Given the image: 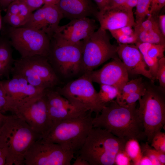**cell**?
Here are the masks:
<instances>
[{"label":"cell","instance_id":"obj_1","mask_svg":"<svg viewBox=\"0 0 165 165\" xmlns=\"http://www.w3.org/2000/svg\"><path fill=\"white\" fill-rule=\"evenodd\" d=\"M136 105H121L113 100L92 117L93 127L105 129L121 138L144 140L146 137Z\"/></svg>","mask_w":165,"mask_h":165},{"label":"cell","instance_id":"obj_2","mask_svg":"<svg viewBox=\"0 0 165 165\" xmlns=\"http://www.w3.org/2000/svg\"><path fill=\"white\" fill-rule=\"evenodd\" d=\"M40 135L15 115L6 116L0 127V148L6 157L5 165H24L25 154Z\"/></svg>","mask_w":165,"mask_h":165},{"label":"cell","instance_id":"obj_3","mask_svg":"<svg viewBox=\"0 0 165 165\" xmlns=\"http://www.w3.org/2000/svg\"><path fill=\"white\" fill-rule=\"evenodd\" d=\"M92 112H87L78 116L62 120L53 125L40 138L44 141L60 145L74 154L81 148L93 127Z\"/></svg>","mask_w":165,"mask_h":165},{"label":"cell","instance_id":"obj_4","mask_svg":"<svg viewBox=\"0 0 165 165\" xmlns=\"http://www.w3.org/2000/svg\"><path fill=\"white\" fill-rule=\"evenodd\" d=\"M127 140L105 129L93 127L77 153L90 165H113L116 154L124 148Z\"/></svg>","mask_w":165,"mask_h":165},{"label":"cell","instance_id":"obj_5","mask_svg":"<svg viewBox=\"0 0 165 165\" xmlns=\"http://www.w3.org/2000/svg\"><path fill=\"white\" fill-rule=\"evenodd\" d=\"M145 85V92L138 100V110L149 143L154 135L165 125V89L156 86L151 81Z\"/></svg>","mask_w":165,"mask_h":165},{"label":"cell","instance_id":"obj_6","mask_svg":"<svg viewBox=\"0 0 165 165\" xmlns=\"http://www.w3.org/2000/svg\"><path fill=\"white\" fill-rule=\"evenodd\" d=\"M88 73L56 90L73 105L86 112L99 114L105 105L99 97Z\"/></svg>","mask_w":165,"mask_h":165},{"label":"cell","instance_id":"obj_7","mask_svg":"<svg viewBox=\"0 0 165 165\" xmlns=\"http://www.w3.org/2000/svg\"><path fill=\"white\" fill-rule=\"evenodd\" d=\"M117 46L111 43L106 31L99 28L83 40L82 67L84 73L90 72L111 58L117 57Z\"/></svg>","mask_w":165,"mask_h":165},{"label":"cell","instance_id":"obj_8","mask_svg":"<svg viewBox=\"0 0 165 165\" xmlns=\"http://www.w3.org/2000/svg\"><path fill=\"white\" fill-rule=\"evenodd\" d=\"M9 42L21 57L39 55L47 57L51 39L46 34L30 28H9Z\"/></svg>","mask_w":165,"mask_h":165},{"label":"cell","instance_id":"obj_9","mask_svg":"<svg viewBox=\"0 0 165 165\" xmlns=\"http://www.w3.org/2000/svg\"><path fill=\"white\" fill-rule=\"evenodd\" d=\"M82 43L72 44L63 42L52 37L47 57L62 75H75L82 71Z\"/></svg>","mask_w":165,"mask_h":165},{"label":"cell","instance_id":"obj_10","mask_svg":"<svg viewBox=\"0 0 165 165\" xmlns=\"http://www.w3.org/2000/svg\"><path fill=\"white\" fill-rule=\"evenodd\" d=\"M74 154L64 149L59 144L35 141L26 152L25 165H70Z\"/></svg>","mask_w":165,"mask_h":165},{"label":"cell","instance_id":"obj_11","mask_svg":"<svg viewBox=\"0 0 165 165\" xmlns=\"http://www.w3.org/2000/svg\"><path fill=\"white\" fill-rule=\"evenodd\" d=\"M46 90L13 113L23 119L33 131L40 135L51 127L45 96Z\"/></svg>","mask_w":165,"mask_h":165},{"label":"cell","instance_id":"obj_12","mask_svg":"<svg viewBox=\"0 0 165 165\" xmlns=\"http://www.w3.org/2000/svg\"><path fill=\"white\" fill-rule=\"evenodd\" d=\"M12 75L11 79L1 82L7 95L6 112L10 111L13 113L26 102L44 93L46 90L30 85L20 75Z\"/></svg>","mask_w":165,"mask_h":165},{"label":"cell","instance_id":"obj_13","mask_svg":"<svg viewBox=\"0 0 165 165\" xmlns=\"http://www.w3.org/2000/svg\"><path fill=\"white\" fill-rule=\"evenodd\" d=\"M93 18L85 17L71 20L68 24L58 27L52 37L69 44H79L97 28Z\"/></svg>","mask_w":165,"mask_h":165},{"label":"cell","instance_id":"obj_14","mask_svg":"<svg viewBox=\"0 0 165 165\" xmlns=\"http://www.w3.org/2000/svg\"><path fill=\"white\" fill-rule=\"evenodd\" d=\"M63 18L62 13L57 5L44 4L32 13L26 23L21 27L42 32L51 39Z\"/></svg>","mask_w":165,"mask_h":165},{"label":"cell","instance_id":"obj_15","mask_svg":"<svg viewBox=\"0 0 165 165\" xmlns=\"http://www.w3.org/2000/svg\"><path fill=\"white\" fill-rule=\"evenodd\" d=\"M88 73L93 82L114 86L119 93L129 80V74L125 67L117 57L101 69Z\"/></svg>","mask_w":165,"mask_h":165},{"label":"cell","instance_id":"obj_16","mask_svg":"<svg viewBox=\"0 0 165 165\" xmlns=\"http://www.w3.org/2000/svg\"><path fill=\"white\" fill-rule=\"evenodd\" d=\"M45 96L51 127L62 120L76 117L87 112L73 105L56 90L46 89Z\"/></svg>","mask_w":165,"mask_h":165},{"label":"cell","instance_id":"obj_17","mask_svg":"<svg viewBox=\"0 0 165 165\" xmlns=\"http://www.w3.org/2000/svg\"><path fill=\"white\" fill-rule=\"evenodd\" d=\"M117 55L125 67L128 74L141 75L154 82L151 75L137 46L134 44H119L117 46Z\"/></svg>","mask_w":165,"mask_h":165},{"label":"cell","instance_id":"obj_18","mask_svg":"<svg viewBox=\"0 0 165 165\" xmlns=\"http://www.w3.org/2000/svg\"><path fill=\"white\" fill-rule=\"evenodd\" d=\"M101 29L109 31L135 24L132 10L119 7L99 11L96 16Z\"/></svg>","mask_w":165,"mask_h":165},{"label":"cell","instance_id":"obj_19","mask_svg":"<svg viewBox=\"0 0 165 165\" xmlns=\"http://www.w3.org/2000/svg\"><path fill=\"white\" fill-rule=\"evenodd\" d=\"M92 0H60L57 5L64 17L71 20L96 16L98 11Z\"/></svg>","mask_w":165,"mask_h":165},{"label":"cell","instance_id":"obj_20","mask_svg":"<svg viewBox=\"0 0 165 165\" xmlns=\"http://www.w3.org/2000/svg\"><path fill=\"white\" fill-rule=\"evenodd\" d=\"M21 58L50 88L57 83L58 77L47 57L37 55Z\"/></svg>","mask_w":165,"mask_h":165},{"label":"cell","instance_id":"obj_21","mask_svg":"<svg viewBox=\"0 0 165 165\" xmlns=\"http://www.w3.org/2000/svg\"><path fill=\"white\" fill-rule=\"evenodd\" d=\"M135 45L141 53L144 60L155 79L158 61L163 57L165 45L137 42Z\"/></svg>","mask_w":165,"mask_h":165},{"label":"cell","instance_id":"obj_22","mask_svg":"<svg viewBox=\"0 0 165 165\" xmlns=\"http://www.w3.org/2000/svg\"><path fill=\"white\" fill-rule=\"evenodd\" d=\"M10 73L12 75H16L21 76L29 84L38 89L44 90L50 88L21 57L14 60Z\"/></svg>","mask_w":165,"mask_h":165},{"label":"cell","instance_id":"obj_23","mask_svg":"<svg viewBox=\"0 0 165 165\" xmlns=\"http://www.w3.org/2000/svg\"><path fill=\"white\" fill-rule=\"evenodd\" d=\"M134 32L137 38V42L165 45V37L159 27L134 30Z\"/></svg>","mask_w":165,"mask_h":165},{"label":"cell","instance_id":"obj_24","mask_svg":"<svg viewBox=\"0 0 165 165\" xmlns=\"http://www.w3.org/2000/svg\"><path fill=\"white\" fill-rule=\"evenodd\" d=\"M124 149L130 158L132 165H139L142 154L138 141L130 138L126 141Z\"/></svg>","mask_w":165,"mask_h":165},{"label":"cell","instance_id":"obj_25","mask_svg":"<svg viewBox=\"0 0 165 165\" xmlns=\"http://www.w3.org/2000/svg\"><path fill=\"white\" fill-rule=\"evenodd\" d=\"M145 85L141 77L128 81L119 93L115 100L118 104H120L129 94L138 90Z\"/></svg>","mask_w":165,"mask_h":165},{"label":"cell","instance_id":"obj_26","mask_svg":"<svg viewBox=\"0 0 165 165\" xmlns=\"http://www.w3.org/2000/svg\"><path fill=\"white\" fill-rule=\"evenodd\" d=\"M9 41L0 39V61L11 72L14 60Z\"/></svg>","mask_w":165,"mask_h":165},{"label":"cell","instance_id":"obj_27","mask_svg":"<svg viewBox=\"0 0 165 165\" xmlns=\"http://www.w3.org/2000/svg\"><path fill=\"white\" fill-rule=\"evenodd\" d=\"M142 154L148 156L151 160L152 165H164L165 153L158 151L152 147L147 142L141 145Z\"/></svg>","mask_w":165,"mask_h":165},{"label":"cell","instance_id":"obj_28","mask_svg":"<svg viewBox=\"0 0 165 165\" xmlns=\"http://www.w3.org/2000/svg\"><path fill=\"white\" fill-rule=\"evenodd\" d=\"M100 85L98 95L100 101L105 106L116 98L119 92L114 86L106 84Z\"/></svg>","mask_w":165,"mask_h":165},{"label":"cell","instance_id":"obj_29","mask_svg":"<svg viewBox=\"0 0 165 165\" xmlns=\"http://www.w3.org/2000/svg\"><path fill=\"white\" fill-rule=\"evenodd\" d=\"M151 0H138L135 12V24L140 25L149 15ZM134 25V26H135Z\"/></svg>","mask_w":165,"mask_h":165},{"label":"cell","instance_id":"obj_30","mask_svg":"<svg viewBox=\"0 0 165 165\" xmlns=\"http://www.w3.org/2000/svg\"><path fill=\"white\" fill-rule=\"evenodd\" d=\"M146 91L145 85L135 92L129 94L119 105L130 106L136 103V101L145 94Z\"/></svg>","mask_w":165,"mask_h":165},{"label":"cell","instance_id":"obj_31","mask_svg":"<svg viewBox=\"0 0 165 165\" xmlns=\"http://www.w3.org/2000/svg\"><path fill=\"white\" fill-rule=\"evenodd\" d=\"M151 146L156 150L165 153V133L161 131L156 133L153 137Z\"/></svg>","mask_w":165,"mask_h":165},{"label":"cell","instance_id":"obj_32","mask_svg":"<svg viewBox=\"0 0 165 165\" xmlns=\"http://www.w3.org/2000/svg\"><path fill=\"white\" fill-rule=\"evenodd\" d=\"M3 19L5 23L13 28L21 27L26 23L25 21L18 14H6Z\"/></svg>","mask_w":165,"mask_h":165},{"label":"cell","instance_id":"obj_33","mask_svg":"<svg viewBox=\"0 0 165 165\" xmlns=\"http://www.w3.org/2000/svg\"><path fill=\"white\" fill-rule=\"evenodd\" d=\"M155 79L159 80L160 86L165 88V58L163 57L158 61V66Z\"/></svg>","mask_w":165,"mask_h":165},{"label":"cell","instance_id":"obj_34","mask_svg":"<svg viewBox=\"0 0 165 165\" xmlns=\"http://www.w3.org/2000/svg\"><path fill=\"white\" fill-rule=\"evenodd\" d=\"M114 165H132V161L124 148L120 149L116 154L115 158Z\"/></svg>","mask_w":165,"mask_h":165},{"label":"cell","instance_id":"obj_35","mask_svg":"<svg viewBox=\"0 0 165 165\" xmlns=\"http://www.w3.org/2000/svg\"><path fill=\"white\" fill-rule=\"evenodd\" d=\"M165 5V0H151L149 15L155 16Z\"/></svg>","mask_w":165,"mask_h":165},{"label":"cell","instance_id":"obj_36","mask_svg":"<svg viewBox=\"0 0 165 165\" xmlns=\"http://www.w3.org/2000/svg\"><path fill=\"white\" fill-rule=\"evenodd\" d=\"M18 1H19L18 14L25 21L26 23L32 12L31 11L25 1L22 0H18Z\"/></svg>","mask_w":165,"mask_h":165},{"label":"cell","instance_id":"obj_37","mask_svg":"<svg viewBox=\"0 0 165 165\" xmlns=\"http://www.w3.org/2000/svg\"><path fill=\"white\" fill-rule=\"evenodd\" d=\"M109 31L115 39L121 35L134 34V30L132 28V27H123Z\"/></svg>","mask_w":165,"mask_h":165},{"label":"cell","instance_id":"obj_38","mask_svg":"<svg viewBox=\"0 0 165 165\" xmlns=\"http://www.w3.org/2000/svg\"><path fill=\"white\" fill-rule=\"evenodd\" d=\"M7 103V93L0 81V112L2 113L6 112Z\"/></svg>","mask_w":165,"mask_h":165},{"label":"cell","instance_id":"obj_39","mask_svg":"<svg viewBox=\"0 0 165 165\" xmlns=\"http://www.w3.org/2000/svg\"><path fill=\"white\" fill-rule=\"evenodd\" d=\"M25 2L32 12L44 4L43 0H26Z\"/></svg>","mask_w":165,"mask_h":165},{"label":"cell","instance_id":"obj_40","mask_svg":"<svg viewBox=\"0 0 165 165\" xmlns=\"http://www.w3.org/2000/svg\"><path fill=\"white\" fill-rule=\"evenodd\" d=\"M6 15L17 14L19 13V1L14 0L8 6L6 10Z\"/></svg>","mask_w":165,"mask_h":165},{"label":"cell","instance_id":"obj_41","mask_svg":"<svg viewBox=\"0 0 165 165\" xmlns=\"http://www.w3.org/2000/svg\"><path fill=\"white\" fill-rule=\"evenodd\" d=\"M127 0H109L107 6L104 9H112L120 7L123 5Z\"/></svg>","mask_w":165,"mask_h":165},{"label":"cell","instance_id":"obj_42","mask_svg":"<svg viewBox=\"0 0 165 165\" xmlns=\"http://www.w3.org/2000/svg\"><path fill=\"white\" fill-rule=\"evenodd\" d=\"M137 2L138 0H127L123 5L119 7L128 10H132L136 6Z\"/></svg>","mask_w":165,"mask_h":165},{"label":"cell","instance_id":"obj_43","mask_svg":"<svg viewBox=\"0 0 165 165\" xmlns=\"http://www.w3.org/2000/svg\"><path fill=\"white\" fill-rule=\"evenodd\" d=\"M160 29L163 35L165 37V15H160L159 17L158 21Z\"/></svg>","mask_w":165,"mask_h":165},{"label":"cell","instance_id":"obj_44","mask_svg":"<svg viewBox=\"0 0 165 165\" xmlns=\"http://www.w3.org/2000/svg\"><path fill=\"white\" fill-rule=\"evenodd\" d=\"M96 3L99 10H101L107 6L109 0H92Z\"/></svg>","mask_w":165,"mask_h":165},{"label":"cell","instance_id":"obj_45","mask_svg":"<svg viewBox=\"0 0 165 165\" xmlns=\"http://www.w3.org/2000/svg\"><path fill=\"white\" fill-rule=\"evenodd\" d=\"M152 165L150 158L145 155H142L140 160L139 165Z\"/></svg>","mask_w":165,"mask_h":165},{"label":"cell","instance_id":"obj_46","mask_svg":"<svg viewBox=\"0 0 165 165\" xmlns=\"http://www.w3.org/2000/svg\"><path fill=\"white\" fill-rule=\"evenodd\" d=\"M10 72L0 61V77L6 76L8 77Z\"/></svg>","mask_w":165,"mask_h":165},{"label":"cell","instance_id":"obj_47","mask_svg":"<svg viewBox=\"0 0 165 165\" xmlns=\"http://www.w3.org/2000/svg\"><path fill=\"white\" fill-rule=\"evenodd\" d=\"M73 165H90L89 163L86 160L78 156L74 163Z\"/></svg>","mask_w":165,"mask_h":165},{"label":"cell","instance_id":"obj_48","mask_svg":"<svg viewBox=\"0 0 165 165\" xmlns=\"http://www.w3.org/2000/svg\"><path fill=\"white\" fill-rule=\"evenodd\" d=\"M14 0H0V6L4 10H6L9 5Z\"/></svg>","mask_w":165,"mask_h":165},{"label":"cell","instance_id":"obj_49","mask_svg":"<svg viewBox=\"0 0 165 165\" xmlns=\"http://www.w3.org/2000/svg\"><path fill=\"white\" fill-rule=\"evenodd\" d=\"M6 163V156L0 148V165H5Z\"/></svg>","mask_w":165,"mask_h":165},{"label":"cell","instance_id":"obj_50","mask_svg":"<svg viewBox=\"0 0 165 165\" xmlns=\"http://www.w3.org/2000/svg\"><path fill=\"white\" fill-rule=\"evenodd\" d=\"M44 4L57 5L60 0H43Z\"/></svg>","mask_w":165,"mask_h":165},{"label":"cell","instance_id":"obj_51","mask_svg":"<svg viewBox=\"0 0 165 165\" xmlns=\"http://www.w3.org/2000/svg\"><path fill=\"white\" fill-rule=\"evenodd\" d=\"M6 116L4 115L2 113L0 112V127L2 125Z\"/></svg>","mask_w":165,"mask_h":165},{"label":"cell","instance_id":"obj_52","mask_svg":"<svg viewBox=\"0 0 165 165\" xmlns=\"http://www.w3.org/2000/svg\"><path fill=\"white\" fill-rule=\"evenodd\" d=\"M2 18L1 16V10L0 9V30L2 27Z\"/></svg>","mask_w":165,"mask_h":165},{"label":"cell","instance_id":"obj_53","mask_svg":"<svg viewBox=\"0 0 165 165\" xmlns=\"http://www.w3.org/2000/svg\"><path fill=\"white\" fill-rule=\"evenodd\" d=\"M22 0L25 1L26 0Z\"/></svg>","mask_w":165,"mask_h":165},{"label":"cell","instance_id":"obj_54","mask_svg":"<svg viewBox=\"0 0 165 165\" xmlns=\"http://www.w3.org/2000/svg\"></svg>","mask_w":165,"mask_h":165}]
</instances>
